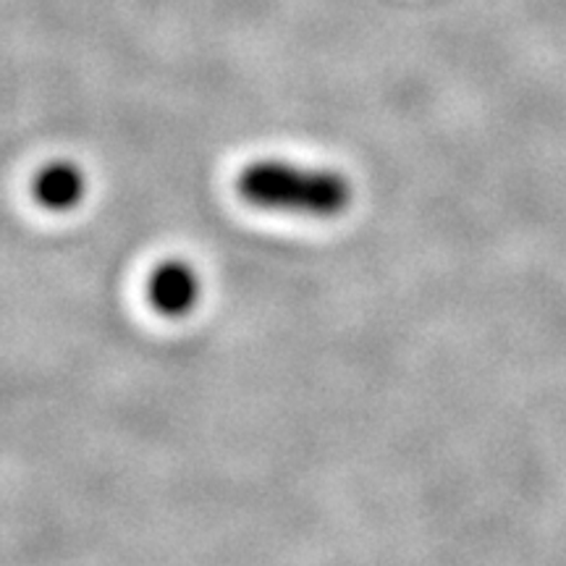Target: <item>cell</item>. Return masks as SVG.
Returning a JSON list of instances; mask_svg holds the SVG:
<instances>
[{
	"label": "cell",
	"instance_id": "3957f363",
	"mask_svg": "<svg viewBox=\"0 0 566 566\" xmlns=\"http://www.w3.org/2000/svg\"><path fill=\"white\" fill-rule=\"evenodd\" d=\"M32 192L48 210H69L82 200L84 176L74 163H51L34 176Z\"/></svg>",
	"mask_w": 566,
	"mask_h": 566
},
{
	"label": "cell",
	"instance_id": "6da1fadb",
	"mask_svg": "<svg viewBox=\"0 0 566 566\" xmlns=\"http://www.w3.org/2000/svg\"><path fill=\"white\" fill-rule=\"evenodd\" d=\"M239 195L250 205L268 210L304 212V216H338L352 200V187L342 174L315 171L283 160H258L239 174Z\"/></svg>",
	"mask_w": 566,
	"mask_h": 566
},
{
	"label": "cell",
	"instance_id": "7a4b0ae2",
	"mask_svg": "<svg viewBox=\"0 0 566 566\" xmlns=\"http://www.w3.org/2000/svg\"><path fill=\"white\" fill-rule=\"evenodd\" d=\"M147 292H150V302L160 313L176 317L195 307L197 294H200V281H197L192 268L174 260V263L155 268Z\"/></svg>",
	"mask_w": 566,
	"mask_h": 566
}]
</instances>
